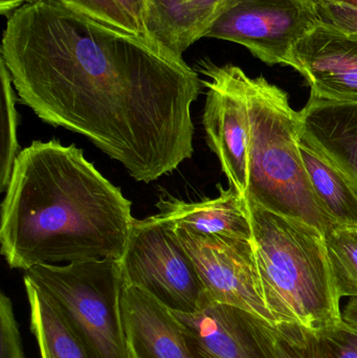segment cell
<instances>
[{
    "instance_id": "6da1fadb",
    "label": "cell",
    "mask_w": 357,
    "mask_h": 358,
    "mask_svg": "<svg viewBox=\"0 0 357 358\" xmlns=\"http://www.w3.org/2000/svg\"><path fill=\"white\" fill-rule=\"evenodd\" d=\"M0 52L23 105L94 143L136 181L192 157L191 107L203 81L184 59L60 0L15 10Z\"/></svg>"
},
{
    "instance_id": "7a4b0ae2",
    "label": "cell",
    "mask_w": 357,
    "mask_h": 358,
    "mask_svg": "<svg viewBox=\"0 0 357 358\" xmlns=\"http://www.w3.org/2000/svg\"><path fill=\"white\" fill-rule=\"evenodd\" d=\"M131 201L75 145L35 141L21 150L1 203V254L10 268L121 260Z\"/></svg>"
},
{
    "instance_id": "3957f363",
    "label": "cell",
    "mask_w": 357,
    "mask_h": 358,
    "mask_svg": "<svg viewBox=\"0 0 357 358\" xmlns=\"http://www.w3.org/2000/svg\"><path fill=\"white\" fill-rule=\"evenodd\" d=\"M262 296L275 324L321 334L342 320L325 234L245 199Z\"/></svg>"
},
{
    "instance_id": "277c9868",
    "label": "cell",
    "mask_w": 357,
    "mask_h": 358,
    "mask_svg": "<svg viewBox=\"0 0 357 358\" xmlns=\"http://www.w3.org/2000/svg\"><path fill=\"white\" fill-rule=\"evenodd\" d=\"M249 106L245 199L304 221L326 235L339 229L319 199L299 148L302 122L289 94L264 77L247 79Z\"/></svg>"
},
{
    "instance_id": "5b68a950",
    "label": "cell",
    "mask_w": 357,
    "mask_h": 358,
    "mask_svg": "<svg viewBox=\"0 0 357 358\" xmlns=\"http://www.w3.org/2000/svg\"><path fill=\"white\" fill-rule=\"evenodd\" d=\"M23 280L54 303L96 358H131L122 315L119 260L40 264L24 271Z\"/></svg>"
},
{
    "instance_id": "8992f818",
    "label": "cell",
    "mask_w": 357,
    "mask_h": 358,
    "mask_svg": "<svg viewBox=\"0 0 357 358\" xmlns=\"http://www.w3.org/2000/svg\"><path fill=\"white\" fill-rule=\"evenodd\" d=\"M119 263L124 285L145 290L174 313H196L207 301L173 223L161 214L134 219Z\"/></svg>"
},
{
    "instance_id": "52a82bcc",
    "label": "cell",
    "mask_w": 357,
    "mask_h": 358,
    "mask_svg": "<svg viewBox=\"0 0 357 358\" xmlns=\"http://www.w3.org/2000/svg\"><path fill=\"white\" fill-rule=\"evenodd\" d=\"M319 24L310 0H226L205 37L240 44L266 64L293 67L295 46Z\"/></svg>"
},
{
    "instance_id": "ba28073f",
    "label": "cell",
    "mask_w": 357,
    "mask_h": 358,
    "mask_svg": "<svg viewBox=\"0 0 357 358\" xmlns=\"http://www.w3.org/2000/svg\"><path fill=\"white\" fill-rule=\"evenodd\" d=\"M174 227L210 300L275 324L262 296L252 241Z\"/></svg>"
},
{
    "instance_id": "9c48e42d",
    "label": "cell",
    "mask_w": 357,
    "mask_h": 358,
    "mask_svg": "<svg viewBox=\"0 0 357 358\" xmlns=\"http://www.w3.org/2000/svg\"><path fill=\"white\" fill-rule=\"evenodd\" d=\"M198 69L207 78L201 80L207 90L203 111L207 144L219 159L230 187L245 198L249 183L247 75L240 67L218 66L207 59L199 62Z\"/></svg>"
},
{
    "instance_id": "30bf717a",
    "label": "cell",
    "mask_w": 357,
    "mask_h": 358,
    "mask_svg": "<svg viewBox=\"0 0 357 358\" xmlns=\"http://www.w3.org/2000/svg\"><path fill=\"white\" fill-rule=\"evenodd\" d=\"M293 59V69L309 85V99L357 103V35L320 23L295 46Z\"/></svg>"
},
{
    "instance_id": "8fae6325",
    "label": "cell",
    "mask_w": 357,
    "mask_h": 358,
    "mask_svg": "<svg viewBox=\"0 0 357 358\" xmlns=\"http://www.w3.org/2000/svg\"><path fill=\"white\" fill-rule=\"evenodd\" d=\"M121 307L131 358H201L173 311L148 292L123 285Z\"/></svg>"
},
{
    "instance_id": "7c38bea8",
    "label": "cell",
    "mask_w": 357,
    "mask_h": 358,
    "mask_svg": "<svg viewBox=\"0 0 357 358\" xmlns=\"http://www.w3.org/2000/svg\"><path fill=\"white\" fill-rule=\"evenodd\" d=\"M226 0H147L144 27L149 41L175 58L205 37Z\"/></svg>"
},
{
    "instance_id": "4fadbf2b",
    "label": "cell",
    "mask_w": 357,
    "mask_h": 358,
    "mask_svg": "<svg viewBox=\"0 0 357 358\" xmlns=\"http://www.w3.org/2000/svg\"><path fill=\"white\" fill-rule=\"evenodd\" d=\"M217 187L219 196L214 199L187 202L172 196L161 197L156 203L159 214L174 227L193 233L252 241L253 231L245 198L233 187L228 189L221 185Z\"/></svg>"
},
{
    "instance_id": "5bb4252c",
    "label": "cell",
    "mask_w": 357,
    "mask_h": 358,
    "mask_svg": "<svg viewBox=\"0 0 357 358\" xmlns=\"http://www.w3.org/2000/svg\"><path fill=\"white\" fill-rule=\"evenodd\" d=\"M191 346L201 358H262L240 317L239 309L207 296L194 313H174Z\"/></svg>"
},
{
    "instance_id": "9a60e30c",
    "label": "cell",
    "mask_w": 357,
    "mask_h": 358,
    "mask_svg": "<svg viewBox=\"0 0 357 358\" xmlns=\"http://www.w3.org/2000/svg\"><path fill=\"white\" fill-rule=\"evenodd\" d=\"M299 113L302 134L357 187V103L323 102L309 99Z\"/></svg>"
},
{
    "instance_id": "2e32d148",
    "label": "cell",
    "mask_w": 357,
    "mask_h": 358,
    "mask_svg": "<svg viewBox=\"0 0 357 358\" xmlns=\"http://www.w3.org/2000/svg\"><path fill=\"white\" fill-rule=\"evenodd\" d=\"M300 152L308 178L320 201L335 224L357 229V187L348 176L303 134Z\"/></svg>"
},
{
    "instance_id": "e0dca14e",
    "label": "cell",
    "mask_w": 357,
    "mask_h": 358,
    "mask_svg": "<svg viewBox=\"0 0 357 358\" xmlns=\"http://www.w3.org/2000/svg\"><path fill=\"white\" fill-rule=\"evenodd\" d=\"M23 282L40 358H96L54 303L31 282Z\"/></svg>"
},
{
    "instance_id": "ac0fdd59",
    "label": "cell",
    "mask_w": 357,
    "mask_h": 358,
    "mask_svg": "<svg viewBox=\"0 0 357 358\" xmlns=\"http://www.w3.org/2000/svg\"><path fill=\"white\" fill-rule=\"evenodd\" d=\"M262 358H327L320 336L297 324H268L240 310Z\"/></svg>"
},
{
    "instance_id": "d6986e66",
    "label": "cell",
    "mask_w": 357,
    "mask_h": 358,
    "mask_svg": "<svg viewBox=\"0 0 357 358\" xmlns=\"http://www.w3.org/2000/svg\"><path fill=\"white\" fill-rule=\"evenodd\" d=\"M0 81H1V144H0V191H6L13 168L20 155L17 128L18 113L12 77L6 63L0 58Z\"/></svg>"
},
{
    "instance_id": "ffe728a7",
    "label": "cell",
    "mask_w": 357,
    "mask_h": 358,
    "mask_svg": "<svg viewBox=\"0 0 357 358\" xmlns=\"http://www.w3.org/2000/svg\"><path fill=\"white\" fill-rule=\"evenodd\" d=\"M329 260L341 298H357V237L349 229H333L325 235Z\"/></svg>"
},
{
    "instance_id": "44dd1931",
    "label": "cell",
    "mask_w": 357,
    "mask_h": 358,
    "mask_svg": "<svg viewBox=\"0 0 357 358\" xmlns=\"http://www.w3.org/2000/svg\"><path fill=\"white\" fill-rule=\"evenodd\" d=\"M60 1L73 10L86 15L103 24L109 25L124 33L132 34L148 40L142 29L126 15L115 0H60Z\"/></svg>"
},
{
    "instance_id": "7402d4cb",
    "label": "cell",
    "mask_w": 357,
    "mask_h": 358,
    "mask_svg": "<svg viewBox=\"0 0 357 358\" xmlns=\"http://www.w3.org/2000/svg\"><path fill=\"white\" fill-rule=\"evenodd\" d=\"M0 358H27L12 301L4 292L0 294Z\"/></svg>"
},
{
    "instance_id": "603a6c76",
    "label": "cell",
    "mask_w": 357,
    "mask_h": 358,
    "mask_svg": "<svg viewBox=\"0 0 357 358\" xmlns=\"http://www.w3.org/2000/svg\"><path fill=\"white\" fill-rule=\"evenodd\" d=\"M318 336L327 358H357V332L344 322Z\"/></svg>"
},
{
    "instance_id": "cb8c5ba5",
    "label": "cell",
    "mask_w": 357,
    "mask_h": 358,
    "mask_svg": "<svg viewBox=\"0 0 357 358\" xmlns=\"http://www.w3.org/2000/svg\"><path fill=\"white\" fill-rule=\"evenodd\" d=\"M322 24L328 25L344 33L357 35V10L339 2L318 0L312 2Z\"/></svg>"
},
{
    "instance_id": "d4e9b609",
    "label": "cell",
    "mask_w": 357,
    "mask_h": 358,
    "mask_svg": "<svg viewBox=\"0 0 357 358\" xmlns=\"http://www.w3.org/2000/svg\"><path fill=\"white\" fill-rule=\"evenodd\" d=\"M115 1L119 4V8L126 13V15L129 16L142 29V31L146 35L144 21L145 16H146L147 0H115ZM147 39H148V37H147Z\"/></svg>"
},
{
    "instance_id": "484cf974",
    "label": "cell",
    "mask_w": 357,
    "mask_h": 358,
    "mask_svg": "<svg viewBox=\"0 0 357 358\" xmlns=\"http://www.w3.org/2000/svg\"><path fill=\"white\" fill-rule=\"evenodd\" d=\"M342 320L348 327L357 332V298L350 299L349 302L342 309Z\"/></svg>"
},
{
    "instance_id": "4316f807",
    "label": "cell",
    "mask_w": 357,
    "mask_h": 358,
    "mask_svg": "<svg viewBox=\"0 0 357 358\" xmlns=\"http://www.w3.org/2000/svg\"><path fill=\"white\" fill-rule=\"evenodd\" d=\"M38 1H41V0H0V14L2 16L10 17L15 10H18L24 4Z\"/></svg>"
},
{
    "instance_id": "83f0119b",
    "label": "cell",
    "mask_w": 357,
    "mask_h": 358,
    "mask_svg": "<svg viewBox=\"0 0 357 358\" xmlns=\"http://www.w3.org/2000/svg\"><path fill=\"white\" fill-rule=\"evenodd\" d=\"M310 1H318V0H310ZM325 1L339 2V3L347 4L357 10V0H325Z\"/></svg>"
},
{
    "instance_id": "f1b7e54d",
    "label": "cell",
    "mask_w": 357,
    "mask_h": 358,
    "mask_svg": "<svg viewBox=\"0 0 357 358\" xmlns=\"http://www.w3.org/2000/svg\"><path fill=\"white\" fill-rule=\"evenodd\" d=\"M354 231V233L356 234V237H357V229H356V231Z\"/></svg>"
}]
</instances>
